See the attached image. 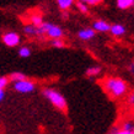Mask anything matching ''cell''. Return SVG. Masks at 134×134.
<instances>
[{
  "instance_id": "obj_23",
  "label": "cell",
  "mask_w": 134,
  "mask_h": 134,
  "mask_svg": "<svg viewBox=\"0 0 134 134\" xmlns=\"http://www.w3.org/2000/svg\"><path fill=\"white\" fill-rule=\"evenodd\" d=\"M128 70H129V73L132 74V75H134V60L129 64V66H128Z\"/></svg>"
},
{
  "instance_id": "obj_20",
  "label": "cell",
  "mask_w": 134,
  "mask_h": 134,
  "mask_svg": "<svg viewBox=\"0 0 134 134\" xmlns=\"http://www.w3.org/2000/svg\"><path fill=\"white\" fill-rule=\"evenodd\" d=\"M112 134H134V129L133 130H124V129H117V130H114Z\"/></svg>"
},
{
  "instance_id": "obj_14",
  "label": "cell",
  "mask_w": 134,
  "mask_h": 134,
  "mask_svg": "<svg viewBox=\"0 0 134 134\" xmlns=\"http://www.w3.org/2000/svg\"><path fill=\"white\" fill-rule=\"evenodd\" d=\"M24 33L27 36H37V27L32 25H26L24 27Z\"/></svg>"
},
{
  "instance_id": "obj_8",
  "label": "cell",
  "mask_w": 134,
  "mask_h": 134,
  "mask_svg": "<svg viewBox=\"0 0 134 134\" xmlns=\"http://www.w3.org/2000/svg\"><path fill=\"white\" fill-rule=\"evenodd\" d=\"M110 32L116 37H121L126 33V27L121 24H114V25H111V29H110Z\"/></svg>"
},
{
  "instance_id": "obj_24",
  "label": "cell",
  "mask_w": 134,
  "mask_h": 134,
  "mask_svg": "<svg viewBox=\"0 0 134 134\" xmlns=\"http://www.w3.org/2000/svg\"><path fill=\"white\" fill-rule=\"evenodd\" d=\"M4 98H5V90L4 91H0V102L3 101Z\"/></svg>"
},
{
  "instance_id": "obj_16",
  "label": "cell",
  "mask_w": 134,
  "mask_h": 134,
  "mask_svg": "<svg viewBox=\"0 0 134 134\" xmlns=\"http://www.w3.org/2000/svg\"><path fill=\"white\" fill-rule=\"evenodd\" d=\"M76 6H77V9H79V11L82 12V14H87V12H89V5L85 4V3L76 1Z\"/></svg>"
},
{
  "instance_id": "obj_15",
  "label": "cell",
  "mask_w": 134,
  "mask_h": 134,
  "mask_svg": "<svg viewBox=\"0 0 134 134\" xmlns=\"http://www.w3.org/2000/svg\"><path fill=\"white\" fill-rule=\"evenodd\" d=\"M19 55L21 58H29L31 55V49L29 47H21L19 49Z\"/></svg>"
},
{
  "instance_id": "obj_13",
  "label": "cell",
  "mask_w": 134,
  "mask_h": 134,
  "mask_svg": "<svg viewBox=\"0 0 134 134\" xmlns=\"http://www.w3.org/2000/svg\"><path fill=\"white\" fill-rule=\"evenodd\" d=\"M42 24H43V20H42V16L40 14H35V15L31 16V25H32V26L40 27Z\"/></svg>"
},
{
  "instance_id": "obj_19",
  "label": "cell",
  "mask_w": 134,
  "mask_h": 134,
  "mask_svg": "<svg viewBox=\"0 0 134 134\" xmlns=\"http://www.w3.org/2000/svg\"><path fill=\"white\" fill-rule=\"evenodd\" d=\"M122 129L124 130H133L134 129V123L130 122V121H128V122H124L122 126Z\"/></svg>"
},
{
  "instance_id": "obj_22",
  "label": "cell",
  "mask_w": 134,
  "mask_h": 134,
  "mask_svg": "<svg viewBox=\"0 0 134 134\" xmlns=\"http://www.w3.org/2000/svg\"><path fill=\"white\" fill-rule=\"evenodd\" d=\"M102 0H87L86 1V4L87 5H96V4H100Z\"/></svg>"
},
{
  "instance_id": "obj_21",
  "label": "cell",
  "mask_w": 134,
  "mask_h": 134,
  "mask_svg": "<svg viewBox=\"0 0 134 134\" xmlns=\"http://www.w3.org/2000/svg\"><path fill=\"white\" fill-rule=\"evenodd\" d=\"M128 103H129V105H134V90L130 92L129 96H128Z\"/></svg>"
},
{
  "instance_id": "obj_11",
  "label": "cell",
  "mask_w": 134,
  "mask_h": 134,
  "mask_svg": "<svg viewBox=\"0 0 134 134\" xmlns=\"http://www.w3.org/2000/svg\"><path fill=\"white\" fill-rule=\"evenodd\" d=\"M100 73H101V68L98 65H93V66H90L89 69H86V75L89 77L97 76Z\"/></svg>"
},
{
  "instance_id": "obj_7",
  "label": "cell",
  "mask_w": 134,
  "mask_h": 134,
  "mask_svg": "<svg viewBox=\"0 0 134 134\" xmlns=\"http://www.w3.org/2000/svg\"><path fill=\"white\" fill-rule=\"evenodd\" d=\"M95 36H96V32L92 30V27L82 29L77 32V37H79L80 40H82V41H90V40H92Z\"/></svg>"
},
{
  "instance_id": "obj_3",
  "label": "cell",
  "mask_w": 134,
  "mask_h": 134,
  "mask_svg": "<svg viewBox=\"0 0 134 134\" xmlns=\"http://www.w3.org/2000/svg\"><path fill=\"white\" fill-rule=\"evenodd\" d=\"M42 93H43V96H44L54 107H57L58 110H60V111L66 110V100H65V97L59 91L47 87V89L42 90Z\"/></svg>"
},
{
  "instance_id": "obj_10",
  "label": "cell",
  "mask_w": 134,
  "mask_h": 134,
  "mask_svg": "<svg viewBox=\"0 0 134 134\" xmlns=\"http://www.w3.org/2000/svg\"><path fill=\"white\" fill-rule=\"evenodd\" d=\"M57 3L60 10L66 11V10H69V8H71V5L75 3V0H57Z\"/></svg>"
},
{
  "instance_id": "obj_4",
  "label": "cell",
  "mask_w": 134,
  "mask_h": 134,
  "mask_svg": "<svg viewBox=\"0 0 134 134\" xmlns=\"http://www.w3.org/2000/svg\"><path fill=\"white\" fill-rule=\"evenodd\" d=\"M14 89H15V91L20 93H30L35 91L36 85H35L33 81H31L29 79H25V80H21V81L14 82Z\"/></svg>"
},
{
  "instance_id": "obj_18",
  "label": "cell",
  "mask_w": 134,
  "mask_h": 134,
  "mask_svg": "<svg viewBox=\"0 0 134 134\" xmlns=\"http://www.w3.org/2000/svg\"><path fill=\"white\" fill-rule=\"evenodd\" d=\"M9 77L6 76H0V91H4L5 87L9 85Z\"/></svg>"
},
{
  "instance_id": "obj_9",
  "label": "cell",
  "mask_w": 134,
  "mask_h": 134,
  "mask_svg": "<svg viewBox=\"0 0 134 134\" xmlns=\"http://www.w3.org/2000/svg\"><path fill=\"white\" fill-rule=\"evenodd\" d=\"M118 9L121 10H127V9L134 6V0H117L116 1Z\"/></svg>"
},
{
  "instance_id": "obj_5",
  "label": "cell",
  "mask_w": 134,
  "mask_h": 134,
  "mask_svg": "<svg viewBox=\"0 0 134 134\" xmlns=\"http://www.w3.org/2000/svg\"><path fill=\"white\" fill-rule=\"evenodd\" d=\"M3 42H4L5 46H8V47H10V48H12V47H17L21 42L20 35L16 33V32H12V31L6 32V33L3 35Z\"/></svg>"
},
{
  "instance_id": "obj_1",
  "label": "cell",
  "mask_w": 134,
  "mask_h": 134,
  "mask_svg": "<svg viewBox=\"0 0 134 134\" xmlns=\"http://www.w3.org/2000/svg\"><path fill=\"white\" fill-rule=\"evenodd\" d=\"M103 89L111 97H123L128 91V84L118 76H108L103 80Z\"/></svg>"
},
{
  "instance_id": "obj_2",
  "label": "cell",
  "mask_w": 134,
  "mask_h": 134,
  "mask_svg": "<svg viewBox=\"0 0 134 134\" xmlns=\"http://www.w3.org/2000/svg\"><path fill=\"white\" fill-rule=\"evenodd\" d=\"M43 35L51 37L52 40H59L64 36V31L55 24L43 22L40 27H37V36H43Z\"/></svg>"
},
{
  "instance_id": "obj_6",
  "label": "cell",
  "mask_w": 134,
  "mask_h": 134,
  "mask_svg": "<svg viewBox=\"0 0 134 134\" xmlns=\"http://www.w3.org/2000/svg\"><path fill=\"white\" fill-rule=\"evenodd\" d=\"M111 25L105 20H96L92 25V30L95 32H108Z\"/></svg>"
},
{
  "instance_id": "obj_17",
  "label": "cell",
  "mask_w": 134,
  "mask_h": 134,
  "mask_svg": "<svg viewBox=\"0 0 134 134\" xmlns=\"http://www.w3.org/2000/svg\"><path fill=\"white\" fill-rule=\"evenodd\" d=\"M51 46L54 47V48H63L65 43L62 38H59V40H51Z\"/></svg>"
},
{
  "instance_id": "obj_12",
  "label": "cell",
  "mask_w": 134,
  "mask_h": 134,
  "mask_svg": "<svg viewBox=\"0 0 134 134\" xmlns=\"http://www.w3.org/2000/svg\"><path fill=\"white\" fill-rule=\"evenodd\" d=\"M25 79H27L26 75L24 73H20V71H15V73H12L10 75V79L9 80H11L12 82H17V81H21V80H25Z\"/></svg>"
}]
</instances>
